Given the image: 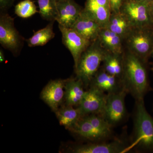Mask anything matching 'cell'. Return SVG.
<instances>
[{
    "label": "cell",
    "instance_id": "obj_1",
    "mask_svg": "<svg viewBox=\"0 0 153 153\" xmlns=\"http://www.w3.org/2000/svg\"><path fill=\"white\" fill-rule=\"evenodd\" d=\"M123 59L124 88L135 101L144 99L146 94L152 90L150 85L146 63L128 50L123 52Z\"/></svg>",
    "mask_w": 153,
    "mask_h": 153
},
{
    "label": "cell",
    "instance_id": "obj_2",
    "mask_svg": "<svg viewBox=\"0 0 153 153\" xmlns=\"http://www.w3.org/2000/svg\"><path fill=\"white\" fill-rule=\"evenodd\" d=\"M135 102L133 128L129 140L130 151L153 153V118L147 110L144 99Z\"/></svg>",
    "mask_w": 153,
    "mask_h": 153
},
{
    "label": "cell",
    "instance_id": "obj_3",
    "mask_svg": "<svg viewBox=\"0 0 153 153\" xmlns=\"http://www.w3.org/2000/svg\"><path fill=\"white\" fill-rule=\"evenodd\" d=\"M106 52L97 39L91 42L81 55L75 71L76 78L82 81L85 88L89 87L94 76L101 67Z\"/></svg>",
    "mask_w": 153,
    "mask_h": 153
},
{
    "label": "cell",
    "instance_id": "obj_4",
    "mask_svg": "<svg viewBox=\"0 0 153 153\" xmlns=\"http://www.w3.org/2000/svg\"><path fill=\"white\" fill-rule=\"evenodd\" d=\"M130 151L129 141L116 137L109 140L74 144L67 150V152L72 153H124Z\"/></svg>",
    "mask_w": 153,
    "mask_h": 153
},
{
    "label": "cell",
    "instance_id": "obj_5",
    "mask_svg": "<svg viewBox=\"0 0 153 153\" xmlns=\"http://www.w3.org/2000/svg\"><path fill=\"white\" fill-rule=\"evenodd\" d=\"M125 40L128 50L147 63L153 47V27L132 29Z\"/></svg>",
    "mask_w": 153,
    "mask_h": 153
},
{
    "label": "cell",
    "instance_id": "obj_6",
    "mask_svg": "<svg viewBox=\"0 0 153 153\" xmlns=\"http://www.w3.org/2000/svg\"><path fill=\"white\" fill-rule=\"evenodd\" d=\"M149 3L134 0H124L120 13L132 29L153 27Z\"/></svg>",
    "mask_w": 153,
    "mask_h": 153
},
{
    "label": "cell",
    "instance_id": "obj_7",
    "mask_svg": "<svg viewBox=\"0 0 153 153\" xmlns=\"http://www.w3.org/2000/svg\"><path fill=\"white\" fill-rule=\"evenodd\" d=\"M127 94L125 89L107 94L105 107L102 115L113 128L124 123L128 117L125 103Z\"/></svg>",
    "mask_w": 153,
    "mask_h": 153
},
{
    "label": "cell",
    "instance_id": "obj_8",
    "mask_svg": "<svg viewBox=\"0 0 153 153\" xmlns=\"http://www.w3.org/2000/svg\"><path fill=\"white\" fill-rule=\"evenodd\" d=\"M0 15V44L4 49L17 55L24 44V38L14 25V19L6 12Z\"/></svg>",
    "mask_w": 153,
    "mask_h": 153
},
{
    "label": "cell",
    "instance_id": "obj_9",
    "mask_svg": "<svg viewBox=\"0 0 153 153\" xmlns=\"http://www.w3.org/2000/svg\"><path fill=\"white\" fill-rule=\"evenodd\" d=\"M62 34V42L71 53L74 60V68H76L83 52L90 46L91 42L80 35L72 28L59 25Z\"/></svg>",
    "mask_w": 153,
    "mask_h": 153
},
{
    "label": "cell",
    "instance_id": "obj_10",
    "mask_svg": "<svg viewBox=\"0 0 153 153\" xmlns=\"http://www.w3.org/2000/svg\"><path fill=\"white\" fill-rule=\"evenodd\" d=\"M68 130L87 142L109 140L115 137L114 131L97 128L82 117Z\"/></svg>",
    "mask_w": 153,
    "mask_h": 153
},
{
    "label": "cell",
    "instance_id": "obj_11",
    "mask_svg": "<svg viewBox=\"0 0 153 153\" xmlns=\"http://www.w3.org/2000/svg\"><path fill=\"white\" fill-rule=\"evenodd\" d=\"M107 94L94 87L86 90L80 105L77 107L82 116L91 114L102 115L106 103Z\"/></svg>",
    "mask_w": 153,
    "mask_h": 153
},
{
    "label": "cell",
    "instance_id": "obj_12",
    "mask_svg": "<svg viewBox=\"0 0 153 153\" xmlns=\"http://www.w3.org/2000/svg\"><path fill=\"white\" fill-rule=\"evenodd\" d=\"M67 79H57L48 82L41 93V98L54 112L60 108L64 100L65 85Z\"/></svg>",
    "mask_w": 153,
    "mask_h": 153
},
{
    "label": "cell",
    "instance_id": "obj_13",
    "mask_svg": "<svg viewBox=\"0 0 153 153\" xmlns=\"http://www.w3.org/2000/svg\"><path fill=\"white\" fill-rule=\"evenodd\" d=\"M58 25L71 28L77 21L83 9L74 0H61L57 3Z\"/></svg>",
    "mask_w": 153,
    "mask_h": 153
},
{
    "label": "cell",
    "instance_id": "obj_14",
    "mask_svg": "<svg viewBox=\"0 0 153 153\" xmlns=\"http://www.w3.org/2000/svg\"><path fill=\"white\" fill-rule=\"evenodd\" d=\"M89 87L95 88L107 94L125 89L122 79L107 73L102 66L94 76Z\"/></svg>",
    "mask_w": 153,
    "mask_h": 153
},
{
    "label": "cell",
    "instance_id": "obj_15",
    "mask_svg": "<svg viewBox=\"0 0 153 153\" xmlns=\"http://www.w3.org/2000/svg\"><path fill=\"white\" fill-rule=\"evenodd\" d=\"M71 28L91 42L98 39L100 30L102 29L97 22L85 13L83 9Z\"/></svg>",
    "mask_w": 153,
    "mask_h": 153
},
{
    "label": "cell",
    "instance_id": "obj_16",
    "mask_svg": "<svg viewBox=\"0 0 153 153\" xmlns=\"http://www.w3.org/2000/svg\"><path fill=\"white\" fill-rule=\"evenodd\" d=\"M85 88L82 81L76 77L67 79L64 95L66 105L79 106L85 95Z\"/></svg>",
    "mask_w": 153,
    "mask_h": 153
},
{
    "label": "cell",
    "instance_id": "obj_17",
    "mask_svg": "<svg viewBox=\"0 0 153 153\" xmlns=\"http://www.w3.org/2000/svg\"><path fill=\"white\" fill-rule=\"evenodd\" d=\"M98 39L101 46L107 52L123 54V40L121 38L107 28H102Z\"/></svg>",
    "mask_w": 153,
    "mask_h": 153
},
{
    "label": "cell",
    "instance_id": "obj_18",
    "mask_svg": "<svg viewBox=\"0 0 153 153\" xmlns=\"http://www.w3.org/2000/svg\"><path fill=\"white\" fill-rule=\"evenodd\" d=\"M83 10L102 28L107 27L111 15L110 9L100 5L92 0H86Z\"/></svg>",
    "mask_w": 153,
    "mask_h": 153
},
{
    "label": "cell",
    "instance_id": "obj_19",
    "mask_svg": "<svg viewBox=\"0 0 153 153\" xmlns=\"http://www.w3.org/2000/svg\"><path fill=\"white\" fill-rule=\"evenodd\" d=\"M102 67L111 75L122 79L123 70V53L106 52L102 62Z\"/></svg>",
    "mask_w": 153,
    "mask_h": 153
},
{
    "label": "cell",
    "instance_id": "obj_20",
    "mask_svg": "<svg viewBox=\"0 0 153 153\" xmlns=\"http://www.w3.org/2000/svg\"><path fill=\"white\" fill-rule=\"evenodd\" d=\"M59 123L69 130L82 117L77 107L65 105L60 108L55 112Z\"/></svg>",
    "mask_w": 153,
    "mask_h": 153
},
{
    "label": "cell",
    "instance_id": "obj_21",
    "mask_svg": "<svg viewBox=\"0 0 153 153\" xmlns=\"http://www.w3.org/2000/svg\"><path fill=\"white\" fill-rule=\"evenodd\" d=\"M106 28L120 36L123 40L132 29L125 17L120 13H111Z\"/></svg>",
    "mask_w": 153,
    "mask_h": 153
},
{
    "label": "cell",
    "instance_id": "obj_22",
    "mask_svg": "<svg viewBox=\"0 0 153 153\" xmlns=\"http://www.w3.org/2000/svg\"><path fill=\"white\" fill-rule=\"evenodd\" d=\"M51 22L45 27L35 32L33 36L27 39L26 41L29 47L43 46L55 37L53 31V23Z\"/></svg>",
    "mask_w": 153,
    "mask_h": 153
},
{
    "label": "cell",
    "instance_id": "obj_23",
    "mask_svg": "<svg viewBox=\"0 0 153 153\" xmlns=\"http://www.w3.org/2000/svg\"><path fill=\"white\" fill-rule=\"evenodd\" d=\"M39 13L42 19L49 22L56 21L57 16L56 0H38Z\"/></svg>",
    "mask_w": 153,
    "mask_h": 153
},
{
    "label": "cell",
    "instance_id": "obj_24",
    "mask_svg": "<svg viewBox=\"0 0 153 153\" xmlns=\"http://www.w3.org/2000/svg\"><path fill=\"white\" fill-rule=\"evenodd\" d=\"M37 7L32 0H24L18 3L15 8V14L23 19L30 18L38 13Z\"/></svg>",
    "mask_w": 153,
    "mask_h": 153
},
{
    "label": "cell",
    "instance_id": "obj_25",
    "mask_svg": "<svg viewBox=\"0 0 153 153\" xmlns=\"http://www.w3.org/2000/svg\"><path fill=\"white\" fill-rule=\"evenodd\" d=\"M97 128L108 131H114L113 128L102 115L98 114L87 115L82 117Z\"/></svg>",
    "mask_w": 153,
    "mask_h": 153
},
{
    "label": "cell",
    "instance_id": "obj_26",
    "mask_svg": "<svg viewBox=\"0 0 153 153\" xmlns=\"http://www.w3.org/2000/svg\"><path fill=\"white\" fill-rule=\"evenodd\" d=\"M124 1V0H109L111 13H120Z\"/></svg>",
    "mask_w": 153,
    "mask_h": 153
},
{
    "label": "cell",
    "instance_id": "obj_27",
    "mask_svg": "<svg viewBox=\"0 0 153 153\" xmlns=\"http://www.w3.org/2000/svg\"><path fill=\"white\" fill-rule=\"evenodd\" d=\"M16 0H0L1 12H6L13 5Z\"/></svg>",
    "mask_w": 153,
    "mask_h": 153
},
{
    "label": "cell",
    "instance_id": "obj_28",
    "mask_svg": "<svg viewBox=\"0 0 153 153\" xmlns=\"http://www.w3.org/2000/svg\"><path fill=\"white\" fill-rule=\"evenodd\" d=\"M92 1H94V2L97 3L100 5L103 6V7L110 9L109 0H92Z\"/></svg>",
    "mask_w": 153,
    "mask_h": 153
},
{
    "label": "cell",
    "instance_id": "obj_29",
    "mask_svg": "<svg viewBox=\"0 0 153 153\" xmlns=\"http://www.w3.org/2000/svg\"><path fill=\"white\" fill-rule=\"evenodd\" d=\"M149 8L151 18L153 22V0L149 3Z\"/></svg>",
    "mask_w": 153,
    "mask_h": 153
},
{
    "label": "cell",
    "instance_id": "obj_30",
    "mask_svg": "<svg viewBox=\"0 0 153 153\" xmlns=\"http://www.w3.org/2000/svg\"><path fill=\"white\" fill-rule=\"evenodd\" d=\"M5 58L4 55V52L1 49L0 50V62L2 63L5 61Z\"/></svg>",
    "mask_w": 153,
    "mask_h": 153
},
{
    "label": "cell",
    "instance_id": "obj_31",
    "mask_svg": "<svg viewBox=\"0 0 153 153\" xmlns=\"http://www.w3.org/2000/svg\"><path fill=\"white\" fill-rule=\"evenodd\" d=\"M137 1L142 2L150 3L152 0H134Z\"/></svg>",
    "mask_w": 153,
    "mask_h": 153
},
{
    "label": "cell",
    "instance_id": "obj_32",
    "mask_svg": "<svg viewBox=\"0 0 153 153\" xmlns=\"http://www.w3.org/2000/svg\"><path fill=\"white\" fill-rule=\"evenodd\" d=\"M151 57H152L153 59V65H152V70H153V47L152 50V53H151Z\"/></svg>",
    "mask_w": 153,
    "mask_h": 153
},
{
    "label": "cell",
    "instance_id": "obj_33",
    "mask_svg": "<svg viewBox=\"0 0 153 153\" xmlns=\"http://www.w3.org/2000/svg\"><path fill=\"white\" fill-rule=\"evenodd\" d=\"M60 1H61V0H56V2H58Z\"/></svg>",
    "mask_w": 153,
    "mask_h": 153
}]
</instances>
